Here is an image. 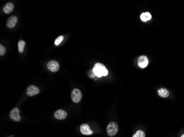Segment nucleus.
Wrapping results in <instances>:
<instances>
[{
  "mask_svg": "<svg viewBox=\"0 0 184 137\" xmlns=\"http://www.w3.org/2000/svg\"><path fill=\"white\" fill-rule=\"evenodd\" d=\"M152 18V16L150 13L149 12H145L141 14V19L143 22H147L148 20H150Z\"/></svg>",
  "mask_w": 184,
  "mask_h": 137,
  "instance_id": "ddd939ff",
  "label": "nucleus"
},
{
  "mask_svg": "<svg viewBox=\"0 0 184 137\" xmlns=\"http://www.w3.org/2000/svg\"><path fill=\"white\" fill-rule=\"evenodd\" d=\"M9 116L12 120L16 122H19L21 120V116L20 115L19 110L17 108H14L11 110Z\"/></svg>",
  "mask_w": 184,
  "mask_h": 137,
  "instance_id": "20e7f679",
  "label": "nucleus"
},
{
  "mask_svg": "<svg viewBox=\"0 0 184 137\" xmlns=\"http://www.w3.org/2000/svg\"><path fill=\"white\" fill-rule=\"evenodd\" d=\"M14 9V5L12 3L9 2L6 3L5 5L3 6V11L6 14H10L12 11H13Z\"/></svg>",
  "mask_w": 184,
  "mask_h": 137,
  "instance_id": "9b49d317",
  "label": "nucleus"
},
{
  "mask_svg": "<svg viewBox=\"0 0 184 137\" xmlns=\"http://www.w3.org/2000/svg\"><path fill=\"white\" fill-rule=\"evenodd\" d=\"M119 131L118 124L115 122H111L108 125L107 127V132L109 136L113 137L115 136Z\"/></svg>",
  "mask_w": 184,
  "mask_h": 137,
  "instance_id": "f03ea898",
  "label": "nucleus"
},
{
  "mask_svg": "<svg viewBox=\"0 0 184 137\" xmlns=\"http://www.w3.org/2000/svg\"><path fill=\"white\" fill-rule=\"evenodd\" d=\"M39 89L37 86L34 85H30L28 86L27 88L26 93L28 96L33 97L38 94L39 93Z\"/></svg>",
  "mask_w": 184,
  "mask_h": 137,
  "instance_id": "423d86ee",
  "label": "nucleus"
},
{
  "mask_svg": "<svg viewBox=\"0 0 184 137\" xmlns=\"http://www.w3.org/2000/svg\"><path fill=\"white\" fill-rule=\"evenodd\" d=\"M138 65L141 68H145L148 65V59L146 56L141 55L138 59Z\"/></svg>",
  "mask_w": 184,
  "mask_h": 137,
  "instance_id": "6e6552de",
  "label": "nucleus"
},
{
  "mask_svg": "<svg viewBox=\"0 0 184 137\" xmlns=\"http://www.w3.org/2000/svg\"><path fill=\"white\" fill-rule=\"evenodd\" d=\"M71 95L72 101L75 103H79L82 97V94L81 91L77 88H75L72 90Z\"/></svg>",
  "mask_w": 184,
  "mask_h": 137,
  "instance_id": "7ed1b4c3",
  "label": "nucleus"
},
{
  "mask_svg": "<svg viewBox=\"0 0 184 137\" xmlns=\"http://www.w3.org/2000/svg\"><path fill=\"white\" fill-rule=\"evenodd\" d=\"M93 71L94 75L98 77L106 76L108 74V70L105 66L102 63H96L93 69Z\"/></svg>",
  "mask_w": 184,
  "mask_h": 137,
  "instance_id": "f257e3e1",
  "label": "nucleus"
},
{
  "mask_svg": "<svg viewBox=\"0 0 184 137\" xmlns=\"http://www.w3.org/2000/svg\"><path fill=\"white\" fill-rule=\"evenodd\" d=\"M67 116V113L63 110H57L54 113V117L58 120H64Z\"/></svg>",
  "mask_w": 184,
  "mask_h": 137,
  "instance_id": "1a4fd4ad",
  "label": "nucleus"
},
{
  "mask_svg": "<svg viewBox=\"0 0 184 137\" xmlns=\"http://www.w3.org/2000/svg\"><path fill=\"white\" fill-rule=\"evenodd\" d=\"M6 51V50L5 47L3 46H2V44H0V55L2 56L5 55Z\"/></svg>",
  "mask_w": 184,
  "mask_h": 137,
  "instance_id": "f3484780",
  "label": "nucleus"
},
{
  "mask_svg": "<svg viewBox=\"0 0 184 137\" xmlns=\"http://www.w3.org/2000/svg\"><path fill=\"white\" fill-rule=\"evenodd\" d=\"M158 94L162 98H167L169 95V92L168 91V89L162 88H160L158 90Z\"/></svg>",
  "mask_w": 184,
  "mask_h": 137,
  "instance_id": "f8f14e48",
  "label": "nucleus"
},
{
  "mask_svg": "<svg viewBox=\"0 0 184 137\" xmlns=\"http://www.w3.org/2000/svg\"><path fill=\"white\" fill-rule=\"evenodd\" d=\"M80 131L82 134L86 135V136L92 135L93 133L92 130L90 128L89 125L86 123L81 125V126L80 127Z\"/></svg>",
  "mask_w": 184,
  "mask_h": 137,
  "instance_id": "0eeeda50",
  "label": "nucleus"
},
{
  "mask_svg": "<svg viewBox=\"0 0 184 137\" xmlns=\"http://www.w3.org/2000/svg\"><path fill=\"white\" fill-rule=\"evenodd\" d=\"M181 137H184V134H183V135H181Z\"/></svg>",
  "mask_w": 184,
  "mask_h": 137,
  "instance_id": "a211bd4d",
  "label": "nucleus"
},
{
  "mask_svg": "<svg viewBox=\"0 0 184 137\" xmlns=\"http://www.w3.org/2000/svg\"><path fill=\"white\" fill-rule=\"evenodd\" d=\"M63 40H64V36H59L55 40V44L56 46L59 45V44H61V42L63 41Z\"/></svg>",
  "mask_w": 184,
  "mask_h": 137,
  "instance_id": "dca6fc26",
  "label": "nucleus"
},
{
  "mask_svg": "<svg viewBox=\"0 0 184 137\" xmlns=\"http://www.w3.org/2000/svg\"><path fill=\"white\" fill-rule=\"evenodd\" d=\"M146 135L145 132L141 130H138L136 132L135 134H134L132 137H145Z\"/></svg>",
  "mask_w": 184,
  "mask_h": 137,
  "instance_id": "2eb2a0df",
  "label": "nucleus"
},
{
  "mask_svg": "<svg viewBox=\"0 0 184 137\" xmlns=\"http://www.w3.org/2000/svg\"><path fill=\"white\" fill-rule=\"evenodd\" d=\"M17 18L15 16H11L8 18L6 22V25L8 28H13L15 27L17 22Z\"/></svg>",
  "mask_w": 184,
  "mask_h": 137,
  "instance_id": "9d476101",
  "label": "nucleus"
},
{
  "mask_svg": "<svg viewBox=\"0 0 184 137\" xmlns=\"http://www.w3.org/2000/svg\"><path fill=\"white\" fill-rule=\"evenodd\" d=\"M25 45H26V42H25V41H24L23 40H21L18 42V50L19 53H22L23 52Z\"/></svg>",
  "mask_w": 184,
  "mask_h": 137,
  "instance_id": "4468645a",
  "label": "nucleus"
},
{
  "mask_svg": "<svg viewBox=\"0 0 184 137\" xmlns=\"http://www.w3.org/2000/svg\"><path fill=\"white\" fill-rule=\"evenodd\" d=\"M47 67L51 72H57L60 69V64L57 61L51 60L48 63Z\"/></svg>",
  "mask_w": 184,
  "mask_h": 137,
  "instance_id": "39448f33",
  "label": "nucleus"
}]
</instances>
